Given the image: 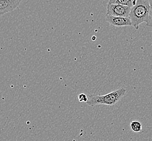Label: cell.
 Masks as SVG:
<instances>
[{
	"label": "cell",
	"mask_w": 152,
	"mask_h": 141,
	"mask_svg": "<svg viewBox=\"0 0 152 141\" xmlns=\"http://www.w3.org/2000/svg\"><path fill=\"white\" fill-rule=\"evenodd\" d=\"M150 6L148 0H137L135 4L131 8L129 18L132 26L138 30L141 23H148L149 19Z\"/></svg>",
	"instance_id": "cell-1"
},
{
	"label": "cell",
	"mask_w": 152,
	"mask_h": 141,
	"mask_svg": "<svg viewBox=\"0 0 152 141\" xmlns=\"http://www.w3.org/2000/svg\"><path fill=\"white\" fill-rule=\"evenodd\" d=\"M126 93V90L121 88L105 95H89L88 101L86 103L90 106L97 105H106L112 106L115 105L125 95Z\"/></svg>",
	"instance_id": "cell-2"
},
{
	"label": "cell",
	"mask_w": 152,
	"mask_h": 141,
	"mask_svg": "<svg viewBox=\"0 0 152 141\" xmlns=\"http://www.w3.org/2000/svg\"><path fill=\"white\" fill-rule=\"evenodd\" d=\"M131 8L116 4H108L107 7L106 15L119 16L129 17Z\"/></svg>",
	"instance_id": "cell-3"
},
{
	"label": "cell",
	"mask_w": 152,
	"mask_h": 141,
	"mask_svg": "<svg viewBox=\"0 0 152 141\" xmlns=\"http://www.w3.org/2000/svg\"><path fill=\"white\" fill-rule=\"evenodd\" d=\"M106 20L110 25L117 27L132 26V22L129 17H119L106 15Z\"/></svg>",
	"instance_id": "cell-4"
},
{
	"label": "cell",
	"mask_w": 152,
	"mask_h": 141,
	"mask_svg": "<svg viewBox=\"0 0 152 141\" xmlns=\"http://www.w3.org/2000/svg\"><path fill=\"white\" fill-rule=\"evenodd\" d=\"M22 0H0V15L13 11Z\"/></svg>",
	"instance_id": "cell-5"
},
{
	"label": "cell",
	"mask_w": 152,
	"mask_h": 141,
	"mask_svg": "<svg viewBox=\"0 0 152 141\" xmlns=\"http://www.w3.org/2000/svg\"><path fill=\"white\" fill-rule=\"evenodd\" d=\"M137 0H109L108 4H120L132 8L135 4Z\"/></svg>",
	"instance_id": "cell-6"
},
{
	"label": "cell",
	"mask_w": 152,
	"mask_h": 141,
	"mask_svg": "<svg viewBox=\"0 0 152 141\" xmlns=\"http://www.w3.org/2000/svg\"><path fill=\"white\" fill-rule=\"evenodd\" d=\"M131 129L135 132H140L142 130L141 123L138 121H132L131 123Z\"/></svg>",
	"instance_id": "cell-7"
},
{
	"label": "cell",
	"mask_w": 152,
	"mask_h": 141,
	"mask_svg": "<svg viewBox=\"0 0 152 141\" xmlns=\"http://www.w3.org/2000/svg\"><path fill=\"white\" fill-rule=\"evenodd\" d=\"M150 6V11H149V19L147 26L148 27L152 26V0H148Z\"/></svg>",
	"instance_id": "cell-8"
},
{
	"label": "cell",
	"mask_w": 152,
	"mask_h": 141,
	"mask_svg": "<svg viewBox=\"0 0 152 141\" xmlns=\"http://www.w3.org/2000/svg\"><path fill=\"white\" fill-rule=\"evenodd\" d=\"M78 99H79V101L81 103L82 102L86 103L88 101V97L85 93H81L78 96Z\"/></svg>",
	"instance_id": "cell-9"
}]
</instances>
